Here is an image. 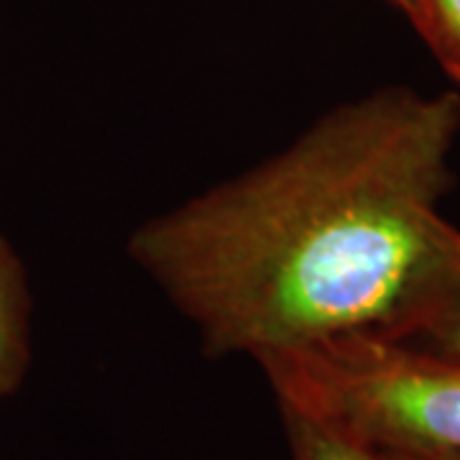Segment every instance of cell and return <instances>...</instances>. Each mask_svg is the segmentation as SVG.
<instances>
[{
    "label": "cell",
    "mask_w": 460,
    "mask_h": 460,
    "mask_svg": "<svg viewBox=\"0 0 460 460\" xmlns=\"http://www.w3.org/2000/svg\"><path fill=\"white\" fill-rule=\"evenodd\" d=\"M399 8L460 87V0H386Z\"/></svg>",
    "instance_id": "cell-5"
},
{
    "label": "cell",
    "mask_w": 460,
    "mask_h": 460,
    "mask_svg": "<svg viewBox=\"0 0 460 460\" xmlns=\"http://www.w3.org/2000/svg\"><path fill=\"white\" fill-rule=\"evenodd\" d=\"M428 353L460 358V230L456 228L443 263L404 330L392 338Z\"/></svg>",
    "instance_id": "cell-4"
},
{
    "label": "cell",
    "mask_w": 460,
    "mask_h": 460,
    "mask_svg": "<svg viewBox=\"0 0 460 460\" xmlns=\"http://www.w3.org/2000/svg\"><path fill=\"white\" fill-rule=\"evenodd\" d=\"M376 453L384 460H460L458 453L450 450H376Z\"/></svg>",
    "instance_id": "cell-7"
},
{
    "label": "cell",
    "mask_w": 460,
    "mask_h": 460,
    "mask_svg": "<svg viewBox=\"0 0 460 460\" xmlns=\"http://www.w3.org/2000/svg\"><path fill=\"white\" fill-rule=\"evenodd\" d=\"M292 460H384L374 447L328 428L307 414L281 410Z\"/></svg>",
    "instance_id": "cell-6"
},
{
    "label": "cell",
    "mask_w": 460,
    "mask_h": 460,
    "mask_svg": "<svg viewBox=\"0 0 460 460\" xmlns=\"http://www.w3.org/2000/svg\"><path fill=\"white\" fill-rule=\"evenodd\" d=\"M33 299L26 266L0 235V399L13 396L29 376Z\"/></svg>",
    "instance_id": "cell-3"
},
{
    "label": "cell",
    "mask_w": 460,
    "mask_h": 460,
    "mask_svg": "<svg viewBox=\"0 0 460 460\" xmlns=\"http://www.w3.org/2000/svg\"><path fill=\"white\" fill-rule=\"evenodd\" d=\"M458 133V93L381 87L154 215L131 233L128 256L215 358L396 338L456 233L440 202Z\"/></svg>",
    "instance_id": "cell-1"
},
{
    "label": "cell",
    "mask_w": 460,
    "mask_h": 460,
    "mask_svg": "<svg viewBox=\"0 0 460 460\" xmlns=\"http://www.w3.org/2000/svg\"><path fill=\"white\" fill-rule=\"evenodd\" d=\"M279 410L376 450L460 456V358L381 335H345L259 358Z\"/></svg>",
    "instance_id": "cell-2"
}]
</instances>
